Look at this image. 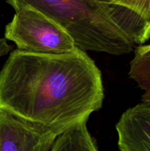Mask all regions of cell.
<instances>
[{"label":"cell","mask_w":150,"mask_h":151,"mask_svg":"<svg viewBox=\"0 0 150 151\" xmlns=\"http://www.w3.org/2000/svg\"><path fill=\"white\" fill-rule=\"evenodd\" d=\"M18 11L30 6L62 27L84 52L120 55L150 39V22L128 7L93 0H6Z\"/></svg>","instance_id":"cell-2"},{"label":"cell","mask_w":150,"mask_h":151,"mask_svg":"<svg viewBox=\"0 0 150 151\" xmlns=\"http://www.w3.org/2000/svg\"><path fill=\"white\" fill-rule=\"evenodd\" d=\"M104 97L101 72L78 48L64 54L17 49L0 72V110L60 133L87 122Z\"/></svg>","instance_id":"cell-1"},{"label":"cell","mask_w":150,"mask_h":151,"mask_svg":"<svg viewBox=\"0 0 150 151\" xmlns=\"http://www.w3.org/2000/svg\"><path fill=\"white\" fill-rule=\"evenodd\" d=\"M50 151H98V149L87 128V122H82L60 134Z\"/></svg>","instance_id":"cell-6"},{"label":"cell","mask_w":150,"mask_h":151,"mask_svg":"<svg viewBox=\"0 0 150 151\" xmlns=\"http://www.w3.org/2000/svg\"><path fill=\"white\" fill-rule=\"evenodd\" d=\"M5 39L18 50L40 54H64L77 49L72 37L54 21L25 6L16 12L5 27Z\"/></svg>","instance_id":"cell-3"},{"label":"cell","mask_w":150,"mask_h":151,"mask_svg":"<svg viewBox=\"0 0 150 151\" xmlns=\"http://www.w3.org/2000/svg\"><path fill=\"white\" fill-rule=\"evenodd\" d=\"M116 128L121 151H150V105L142 103L128 109Z\"/></svg>","instance_id":"cell-5"},{"label":"cell","mask_w":150,"mask_h":151,"mask_svg":"<svg viewBox=\"0 0 150 151\" xmlns=\"http://www.w3.org/2000/svg\"><path fill=\"white\" fill-rule=\"evenodd\" d=\"M11 49L12 47L7 44L5 38H0V58L7 54Z\"/></svg>","instance_id":"cell-9"},{"label":"cell","mask_w":150,"mask_h":151,"mask_svg":"<svg viewBox=\"0 0 150 151\" xmlns=\"http://www.w3.org/2000/svg\"><path fill=\"white\" fill-rule=\"evenodd\" d=\"M60 134L0 110V151H50Z\"/></svg>","instance_id":"cell-4"},{"label":"cell","mask_w":150,"mask_h":151,"mask_svg":"<svg viewBox=\"0 0 150 151\" xmlns=\"http://www.w3.org/2000/svg\"><path fill=\"white\" fill-rule=\"evenodd\" d=\"M134 52L129 76L144 91L141 97L143 103L150 105V44L139 45Z\"/></svg>","instance_id":"cell-7"},{"label":"cell","mask_w":150,"mask_h":151,"mask_svg":"<svg viewBox=\"0 0 150 151\" xmlns=\"http://www.w3.org/2000/svg\"><path fill=\"white\" fill-rule=\"evenodd\" d=\"M101 4H116L128 7L139 13L150 22V0H93Z\"/></svg>","instance_id":"cell-8"}]
</instances>
